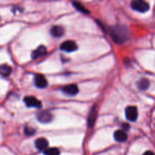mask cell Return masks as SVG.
Wrapping results in <instances>:
<instances>
[{
	"mask_svg": "<svg viewBox=\"0 0 155 155\" xmlns=\"http://www.w3.org/2000/svg\"><path fill=\"white\" fill-rule=\"evenodd\" d=\"M111 37L112 40L118 44H122L126 42L129 37V31L122 26H115L111 29Z\"/></svg>",
	"mask_w": 155,
	"mask_h": 155,
	"instance_id": "cell-1",
	"label": "cell"
},
{
	"mask_svg": "<svg viewBox=\"0 0 155 155\" xmlns=\"http://www.w3.org/2000/svg\"><path fill=\"white\" fill-rule=\"evenodd\" d=\"M131 7L132 9L135 11H137L138 12H147L150 8V6L147 2L144 1H141V0H136V1H133L131 3Z\"/></svg>",
	"mask_w": 155,
	"mask_h": 155,
	"instance_id": "cell-2",
	"label": "cell"
},
{
	"mask_svg": "<svg viewBox=\"0 0 155 155\" xmlns=\"http://www.w3.org/2000/svg\"><path fill=\"white\" fill-rule=\"evenodd\" d=\"M126 117L129 121H135L138 118V110L135 106H129L126 108Z\"/></svg>",
	"mask_w": 155,
	"mask_h": 155,
	"instance_id": "cell-3",
	"label": "cell"
},
{
	"mask_svg": "<svg viewBox=\"0 0 155 155\" xmlns=\"http://www.w3.org/2000/svg\"><path fill=\"white\" fill-rule=\"evenodd\" d=\"M60 48L62 51L71 52V51H74L78 49V45L74 41L67 40L61 44Z\"/></svg>",
	"mask_w": 155,
	"mask_h": 155,
	"instance_id": "cell-4",
	"label": "cell"
},
{
	"mask_svg": "<svg viewBox=\"0 0 155 155\" xmlns=\"http://www.w3.org/2000/svg\"><path fill=\"white\" fill-rule=\"evenodd\" d=\"M24 103L26 105L29 107H36V108H40L42 107V104L40 101L36 98L33 96H27L24 99Z\"/></svg>",
	"mask_w": 155,
	"mask_h": 155,
	"instance_id": "cell-5",
	"label": "cell"
},
{
	"mask_svg": "<svg viewBox=\"0 0 155 155\" xmlns=\"http://www.w3.org/2000/svg\"><path fill=\"white\" fill-rule=\"evenodd\" d=\"M37 119L40 123L46 124V123L51 122L53 120V115L48 110H43L38 114Z\"/></svg>",
	"mask_w": 155,
	"mask_h": 155,
	"instance_id": "cell-6",
	"label": "cell"
},
{
	"mask_svg": "<svg viewBox=\"0 0 155 155\" xmlns=\"http://www.w3.org/2000/svg\"><path fill=\"white\" fill-rule=\"evenodd\" d=\"M34 83L35 86L40 89H43L47 86V80L44 77V76L41 75V74H36L34 77Z\"/></svg>",
	"mask_w": 155,
	"mask_h": 155,
	"instance_id": "cell-7",
	"label": "cell"
},
{
	"mask_svg": "<svg viewBox=\"0 0 155 155\" xmlns=\"http://www.w3.org/2000/svg\"><path fill=\"white\" fill-rule=\"evenodd\" d=\"M97 105H94V107L91 109V112H90L89 114V117H88V126L89 128H92V127H94L96 120H97Z\"/></svg>",
	"mask_w": 155,
	"mask_h": 155,
	"instance_id": "cell-8",
	"label": "cell"
},
{
	"mask_svg": "<svg viewBox=\"0 0 155 155\" xmlns=\"http://www.w3.org/2000/svg\"><path fill=\"white\" fill-rule=\"evenodd\" d=\"M62 91H63L64 93L67 94L68 95H75L78 93V88L76 85L70 84L65 86L62 89Z\"/></svg>",
	"mask_w": 155,
	"mask_h": 155,
	"instance_id": "cell-9",
	"label": "cell"
},
{
	"mask_svg": "<svg viewBox=\"0 0 155 155\" xmlns=\"http://www.w3.org/2000/svg\"><path fill=\"white\" fill-rule=\"evenodd\" d=\"M49 145L48 141L44 138H39L35 142V146L40 151H45Z\"/></svg>",
	"mask_w": 155,
	"mask_h": 155,
	"instance_id": "cell-10",
	"label": "cell"
},
{
	"mask_svg": "<svg viewBox=\"0 0 155 155\" xmlns=\"http://www.w3.org/2000/svg\"><path fill=\"white\" fill-rule=\"evenodd\" d=\"M46 48L45 46H43V45H40V46L38 47L36 50H34L32 52V58L36 59L40 57H43V56H44L46 54Z\"/></svg>",
	"mask_w": 155,
	"mask_h": 155,
	"instance_id": "cell-11",
	"label": "cell"
},
{
	"mask_svg": "<svg viewBox=\"0 0 155 155\" xmlns=\"http://www.w3.org/2000/svg\"><path fill=\"white\" fill-rule=\"evenodd\" d=\"M114 139L119 142H124L127 140L128 136L122 130H116L114 133Z\"/></svg>",
	"mask_w": 155,
	"mask_h": 155,
	"instance_id": "cell-12",
	"label": "cell"
},
{
	"mask_svg": "<svg viewBox=\"0 0 155 155\" xmlns=\"http://www.w3.org/2000/svg\"><path fill=\"white\" fill-rule=\"evenodd\" d=\"M50 33L55 37H60L64 34V29L61 26H53L51 28Z\"/></svg>",
	"mask_w": 155,
	"mask_h": 155,
	"instance_id": "cell-13",
	"label": "cell"
},
{
	"mask_svg": "<svg viewBox=\"0 0 155 155\" xmlns=\"http://www.w3.org/2000/svg\"><path fill=\"white\" fill-rule=\"evenodd\" d=\"M12 73V68L7 64L0 65V77H7Z\"/></svg>",
	"mask_w": 155,
	"mask_h": 155,
	"instance_id": "cell-14",
	"label": "cell"
},
{
	"mask_svg": "<svg viewBox=\"0 0 155 155\" xmlns=\"http://www.w3.org/2000/svg\"><path fill=\"white\" fill-rule=\"evenodd\" d=\"M150 82L147 79L143 78L138 83V87L139 88L140 90H146L149 87Z\"/></svg>",
	"mask_w": 155,
	"mask_h": 155,
	"instance_id": "cell-15",
	"label": "cell"
},
{
	"mask_svg": "<svg viewBox=\"0 0 155 155\" xmlns=\"http://www.w3.org/2000/svg\"><path fill=\"white\" fill-rule=\"evenodd\" d=\"M44 154L45 155H59L60 154V151L59 149L56 148H47L46 150L44 151Z\"/></svg>",
	"mask_w": 155,
	"mask_h": 155,
	"instance_id": "cell-16",
	"label": "cell"
},
{
	"mask_svg": "<svg viewBox=\"0 0 155 155\" xmlns=\"http://www.w3.org/2000/svg\"><path fill=\"white\" fill-rule=\"evenodd\" d=\"M73 5H74V6L75 7V8H77L78 10L80 11V12H81L82 13H85V14L89 13V12H88V11L87 10V9L85 8L82 5H81L79 2H73Z\"/></svg>",
	"mask_w": 155,
	"mask_h": 155,
	"instance_id": "cell-17",
	"label": "cell"
},
{
	"mask_svg": "<svg viewBox=\"0 0 155 155\" xmlns=\"http://www.w3.org/2000/svg\"><path fill=\"white\" fill-rule=\"evenodd\" d=\"M24 133H25L27 136H33V135L35 133V132H36V130H35L34 129L32 128V127H27L24 128Z\"/></svg>",
	"mask_w": 155,
	"mask_h": 155,
	"instance_id": "cell-18",
	"label": "cell"
},
{
	"mask_svg": "<svg viewBox=\"0 0 155 155\" xmlns=\"http://www.w3.org/2000/svg\"><path fill=\"white\" fill-rule=\"evenodd\" d=\"M122 129L124 130H129V125L127 124H122Z\"/></svg>",
	"mask_w": 155,
	"mask_h": 155,
	"instance_id": "cell-19",
	"label": "cell"
},
{
	"mask_svg": "<svg viewBox=\"0 0 155 155\" xmlns=\"http://www.w3.org/2000/svg\"><path fill=\"white\" fill-rule=\"evenodd\" d=\"M143 155H155V154L153 152H152V151H146V152L144 153Z\"/></svg>",
	"mask_w": 155,
	"mask_h": 155,
	"instance_id": "cell-20",
	"label": "cell"
}]
</instances>
